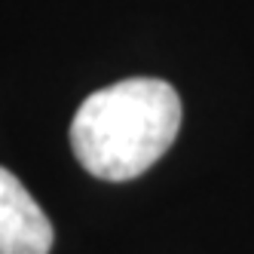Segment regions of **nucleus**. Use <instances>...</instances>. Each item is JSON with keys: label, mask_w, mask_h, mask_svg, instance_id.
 Instances as JSON below:
<instances>
[{"label": "nucleus", "mask_w": 254, "mask_h": 254, "mask_svg": "<svg viewBox=\"0 0 254 254\" xmlns=\"http://www.w3.org/2000/svg\"><path fill=\"white\" fill-rule=\"evenodd\" d=\"M181 129V98L156 77H132L92 92L70 123L80 166L104 181H132L166 153Z\"/></svg>", "instance_id": "f257e3e1"}, {"label": "nucleus", "mask_w": 254, "mask_h": 254, "mask_svg": "<svg viewBox=\"0 0 254 254\" xmlns=\"http://www.w3.org/2000/svg\"><path fill=\"white\" fill-rule=\"evenodd\" d=\"M52 224L9 169L0 166V254H49Z\"/></svg>", "instance_id": "f03ea898"}]
</instances>
